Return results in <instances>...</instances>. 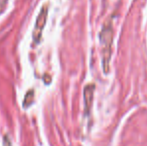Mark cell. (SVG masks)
I'll return each instance as SVG.
<instances>
[{
  "mask_svg": "<svg viewBox=\"0 0 147 146\" xmlns=\"http://www.w3.org/2000/svg\"><path fill=\"white\" fill-rule=\"evenodd\" d=\"M94 84H88L84 88V103H85V111L86 113L89 112L92 105L93 93H94Z\"/></svg>",
  "mask_w": 147,
  "mask_h": 146,
  "instance_id": "cell-3",
  "label": "cell"
},
{
  "mask_svg": "<svg viewBox=\"0 0 147 146\" xmlns=\"http://www.w3.org/2000/svg\"><path fill=\"white\" fill-rule=\"evenodd\" d=\"M33 95H34L33 90H29V91L26 93L25 99H24V102H23L24 107H29V106L31 105V103L33 102Z\"/></svg>",
  "mask_w": 147,
  "mask_h": 146,
  "instance_id": "cell-4",
  "label": "cell"
},
{
  "mask_svg": "<svg viewBox=\"0 0 147 146\" xmlns=\"http://www.w3.org/2000/svg\"><path fill=\"white\" fill-rule=\"evenodd\" d=\"M47 13H48V9H47L46 6L41 9L40 13L38 14V17L35 22V27L33 30V40L36 43H39L40 38L42 36V31L45 27V24H46L47 20Z\"/></svg>",
  "mask_w": 147,
  "mask_h": 146,
  "instance_id": "cell-2",
  "label": "cell"
},
{
  "mask_svg": "<svg viewBox=\"0 0 147 146\" xmlns=\"http://www.w3.org/2000/svg\"><path fill=\"white\" fill-rule=\"evenodd\" d=\"M112 37H113V32H112V26H111L110 22H107L104 26L103 29L101 31L100 34V39L101 43L103 45V69L104 72L106 73L108 71V66H109V61H110V55H111V44H112Z\"/></svg>",
  "mask_w": 147,
  "mask_h": 146,
  "instance_id": "cell-1",
  "label": "cell"
}]
</instances>
